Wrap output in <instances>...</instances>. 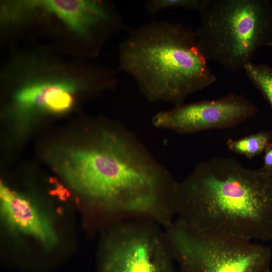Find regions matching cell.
Returning <instances> with one entry per match:
<instances>
[{"mask_svg": "<svg viewBox=\"0 0 272 272\" xmlns=\"http://www.w3.org/2000/svg\"><path fill=\"white\" fill-rule=\"evenodd\" d=\"M57 168L90 206L118 223L165 226L175 216L178 181L123 124L98 122L85 145L65 151Z\"/></svg>", "mask_w": 272, "mask_h": 272, "instance_id": "obj_1", "label": "cell"}, {"mask_svg": "<svg viewBox=\"0 0 272 272\" xmlns=\"http://www.w3.org/2000/svg\"><path fill=\"white\" fill-rule=\"evenodd\" d=\"M177 220L241 239L272 240V170L231 157L200 162L174 195Z\"/></svg>", "mask_w": 272, "mask_h": 272, "instance_id": "obj_2", "label": "cell"}, {"mask_svg": "<svg viewBox=\"0 0 272 272\" xmlns=\"http://www.w3.org/2000/svg\"><path fill=\"white\" fill-rule=\"evenodd\" d=\"M127 33L119 46V68L149 101L179 105L216 81L194 32L181 24L154 20Z\"/></svg>", "mask_w": 272, "mask_h": 272, "instance_id": "obj_3", "label": "cell"}, {"mask_svg": "<svg viewBox=\"0 0 272 272\" xmlns=\"http://www.w3.org/2000/svg\"><path fill=\"white\" fill-rule=\"evenodd\" d=\"M194 32L206 59L230 71L244 70L255 52L272 46V5L268 0H205Z\"/></svg>", "mask_w": 272, "mask_h": 272, "instance_id": "obj_4", "label": "cell"}, {"mask_svg": "<svg viewBox=\"0 0 272 272\" xmlns=\"http://www.w3.org/2000/svg\"><path fill=\"white\" fill-rule=\"evenodd\" d=\"M12 66L8 75L18 79L14 99L21 112H63L74 104L77 91L96 93L115 88L117 83L113 71L98 65H85L77 71L62 62L28 56Z\"/></svg>", "mask_w": 272, "mask_h": 272, "instance_id": "obj_5", "label": "cell"}, {"mask_svg": "<svg viewBox=\"0 0 272 272\" xmlns=\"http://www.w3.org/2000/svg\"><path fill=\"white\" fill-rule=\"evenodd\" d=\"M164 229L179 272H270L267 246L177 220Z\"/></svg>", "mask_w": 272, "mask_h": 272, "instance_id": "obj_6", "label": "cell"}, {"mask_svg": "<svg viewBox=\"0 0 272 272\" xmlns=\"http://www.w3.org/2000/svg\"><path fill=\"white\" fill-rule=\"evenodd\" d=\"M105 241L100 272H179L165 230L156 223H117Z\"/></svg>", "mask_w": 272, "mask_h": 272, "instance_id": "obj_7", "label": "cell"}, {"mask_svg": "<svg viewBox=\"0 0 272 272\" xmlns=\"http://www.w3.org/2000/svg\"><path fill=\"white\" fill-rule=\"evenodd\" d=\"M12 9L22 22L36 14L57 18L68 30L87 42L96 55L109 36L124 31L126 27L113 5L100 1H18L13 2Z\"/></svg>", "mask_w": 272, "mask_h": 272, "instance_id": "obj_8", "label": "cell"}, {"mask_svg": "<svg viewBox=\"0 0 272 272\" xmlns=\"http://www.w3.org/2000/svg\"><path fill=\"white\" fill-rule=\"evenodd\" d=\"M256 112L255 105L245 96L230 93L219 99L183 103L160 111L152 117L151 122L156 128L191 134L234 127Z\"/></svg>", "mask_w": 272, "mask_h": 272, "instance_id": "obj_9", "label": "cell"}, {"mask_svg": "<svg viewBox=\"0 0 272 272\" xmlns=\"http://www.w3.org/2000/svg\"><path fill=\"white\" fill-rule=\"evenodd\" d=\"M0 197L1 213L11 228L34 237L46 247L57 243L50 221L29 200L2 183Z\"/></svg>", "mask_w": 272, "mask_h": 272, "instance_id": "obj_10", "label": "cell"}, {"mask_svg": "<svg viewBox=\"0 0 272 272\" xmlns=\"http://www.w3.org/2000/svg\"><path fill=\"white\" fill-rule=\"evenodd\" d=\"M271 140L272 131L262 130L236 140L229 139L226 146L232 152L250 159L264 152Z\"/></svg>", "mask_w": 272, "mask_h": 272, "instance_id": "obj_11", "label": "cell"}, {"mask_svg": "<svg viewBox=\"0 0 272 272\" xmlns=\"http://www.w3.org/2000/svg\"><path fill=\"white\" fill-rule=\"evenodd\" d=\"M244 71L272 109V66L251 62L245 66Z\"/></svg>", "mask_w": 272, "mask_h": 272, "instance_id": "obj_12", "label": "cell"}, {"mask_svg": "<svg viewBox=\"0 0 272 272\" xmlns=\"http://www.w3.org/2000/svg\"><path fill=\"white\" fill-rule=\"evenodd\" d=\"M205 0H148L145 3V8L150 15L166 9L180 8L199 11Z\"/></svg>", "mask_w": 272, "mask_h": 272, "instance_id": "obj_13", "label": "cell"}, {"mask_svg": "<svg viewBox=\"0 0 272 272\" xmlns=\"http://www.w3.org/2000/svg\"><path fill=\"white\" fill-rule=\"evenodd\" d=\"M264 152L262 167L268 170H272V142L267 146Z\"/></svg>", "mask_w": 272, "mask_h": 272, "instance_id": "obj_14", "label": "cell"}, {"mask_svg": "<svg viewBox=\"0 0 272 272\" xmlns=\"http://www.w3.org/2000/svg\"><path fill=\"white\" fill-rule=\"evenodd\" d=\"M272 272V271H271Z\"/></svg>", "mask_w": 272, "mask_h": 272, "instance_id": "obj_15", "label": "cell"}]
</instances>
